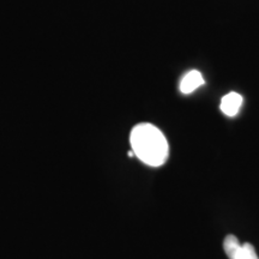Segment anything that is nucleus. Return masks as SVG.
Here are the masks:
<instances>
[{"mask_svg": "<svg viewBox=\"0 0 259 259\" xmlns=\"http://www.w3.org/2000/svg\"><path fill=\"white\" fill-rule=\"evenodd\" d=\"M130 143L135 156L150 167H160L166 163L169 155L167 138L156 126L142 122L132 128Z\"/></svg>", "mask_w": 259, "mask_h": 259, "instance_id": "f257e3e1", "label": "nucleus"}, {"mask_svg": "<svg viewBox=\"0 0 259 259\" xmlns=\"http://www.w3.org/2000/svg\"><path fill=\"white\" fill-rule=\"evenodd\" d=\"M204 82V78L202 76V73L197 70H192L190 72H187L184 78L181 79L180 82V92L185 95H189V94L193 93L194 90H197L199 87H202Z\"/></svg>", "mask_w": 259, "mask_h": 259, "instance_id": "20e7f679", "label": "nucleus"}, {"mask_svg": "<svg viewBox=\"0 0 259 259\" xmlns=\"http://www.w3.org/2000/svg\"><path fill=\"white\" fill-rule=\"evenodd\" d=\"M242 105V96L240 94L232 92L222 97L220 108L223 112V114L227 116H235L240 111Z\"/></svg>", "mask_w": 259, "mask_h": 259, "instance_id": "7ed1b4c3", "label": "nucleus"}, {"mask_svg": "<svg viewBox=\"0 0 259 259\" xmlns=\"http://www.w3.org/2000/svg\"><path fill=\"white\" fill-rule=\"evenodd\" d=\"M223 250L229 259H259L253 245L250 242L240 244L235 235H227L223 240Z\"/></svg>", "mask_w": 259, "mask_h": 259, "instance_id": "f03ea898", "label": "nucleus"}]
</instances>
